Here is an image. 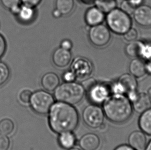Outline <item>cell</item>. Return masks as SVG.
<instances>
[{"label":"cell","instance_id":"cell-28","mask_svg":"<svg viewBox=\"0 0 151 150\" xmlns=\"http://www.w3.org/2000/svg\"><path fill=\"white\" fill-rule=\"evenodd\" d=\"M140 57L146 61L151 60V42H143Z\"/></svg>","mask_w":151,"mask_h":150},{"label":"cell","instance_id":"cell-41","mask_svg":"<svg viewBox=\"0 0 151 150\" xmlns=\"http://www.w3.org/2000/svg\"><path fill=\"white\" fill-rule=\"evenodd\" d=\"M145 150H151V140H150L149 142H147V145Z\"/></svg>","mask_w":151,"mask_h":150},{"label":"cell","instance_id":"cell-24","mask_svg":"<svg viewBox=\"0 0 151 150\" xmlns=\"http://www.w3.org/2000/svg\"><path fill=\"white\" fill-rule=\"evenodd\" d=\"M94 2L96 7L104 14H108L116 8V0H94Z\"/></svg>","mask_w":151,"mask_h":150},{"label":"cell","instance_id":"cell-11","mask_svg":"<svg viewBox=\"0 0 151 150\" xmlns=\"http://www.w3.org/2000/svg\"><path fill=\"white\" fill-rule=\"evenodd\" d=\"M133 14L137 24L145 28L151 27V6L142 4L135 9Z\"/></svg>","mask_w":151,"mask_h":150},{"label":"cell","instance_id":"cell-30","mask_svg":"<svg viewBox=\"0 0 151 150\" xmlns=\"http://www.w3.org/2000/svg\"><path fill=\"white\" fill-rule=\"evenodd\" d=\"M120 9L124 12L130 15L133 14L136 8L130 4L128 0H124L121 4Z\"/></svg>","mask_w":151,"mask_h":150},{"label":"cell","instance_id":"cell-9","mask_svg":"<svg viewBox=\"0 0 151 150\" xmlns=\"http://www.w3.org/2000/svg\"><path fill=\"white\" fill-rule=\"evenodd\" d=\"M117 82L122 87L125 95L131 101H133L138 94L137 92L138 82L136 78L131 74H124L119 78Z\"/></svg>","mask_w":151,"mask_h":150},{"label":"cell","instance_id":"cell-16","mask_svg":"<svg viewBox=\"0 0 151 150\" xmlns=\"http://www.w3.org/2000/svg\"><path fill=\"white\" fill-rule=\"evenodd\" d=\"M133 110L141 114L151 108V99L145 93L138 94L137 97L132 102Z\"/></svg>","mask_w":151,"mask_h":150},{"label":"cell","instance_id":"cell-35","mask_svg":"<svg viewBox=\"0 0 151 150\" xmlns=\"http://www.w3.org/2000/svg\"><path fill=\"white\" fill-rule=\"evenodd\" d=\"M41 1V0H21V2H22L23 5L32 7L34 8L38 5Z\"/></svg>","mask_w":151,"mask_h":150},{"label":"cell","instance_id":"cell-7","mask_svg":"<svg viewBox=\"0 0 151 150\" xmlns=\"http://www.w3.org/2000/svg\"><path fill=\"white\" fill-rule=\"evenodd\" d=\"M88 99L92 104L100 105L111 95L110 86L96 82L86 91Z\"/></svg>","mask_w":151,"mask_h":150},{"label":"cell","instance_id":"cell-21","mask_svg":"<svg viewBox=\"0 0 151 150\" xmlns=\"http://www.w3.org/2000/svg\"><path fill=\"white\" fill-rule=\"evenodd\" d=\"M58 143L61 148L69 150L76 145V138L72 132H63L59 135Z\"/></svg>","mask_w":151,"mask_h":150},{"label":"cell","instance_id":"cell-36","mask_svg":"<svg viewBox=\"0 0 151 150\" xmlns=\"http://www.w3.org/2000/svg\"><path fill=\"white\" fill-rule=\"evenodd\" d=\"M72 46L73 45L71 41L68 39L62 41L60 44V47L68 51H70V49L72 48Z\"/></svg>","mask_w":151,"mask_h":150},{"label":"cell","instance_id":"cell-6","mask_svg":"<svg viewBox=\"0 0 151 150\" xmlns=\"http://www.w3.org/2000/svg\"><path fill=\"white\" fill-rule=\"evenodd\" d=\"M82 118L84 123L89 128L97 129L104 124L105 114L103 109L99 105L92 104L84 109Z\"/></svg>","mask_w":151,"mask_h":150},{"label":"cell","instance_id":"cell-27","mask_svg":"<svg viewBox=\"0 0 151 150\" xmlns=\"http://www.w3.org/2000/svg\"><path fill=\"white\" fill-rule=\"evenodd\" d=\"M10 69L6 63L0 61V86L4 85L10 77Z\"/></svg>","mask_w":151,"mask_h":150},{"label":"cell","instance_id":"cell-2","mask_svg":"<svg viewBox=\"0 0 151 150\" xmlns=\"http://www.w3.org/2000/svg\"><path fill=\"white\" fill-rule=\"evenodd\" d=\"M103 104L105 116L114 124L125 123L133 115L132 102L125 95L111 94Z\"/></svg>","mask_w":151,"mask_h":150},{"label":"cell","instance_id":"cell-39","mask_svg":"<svg viewBox=\"0 0 151 150\" xmlns=\"http://www.w3.org/2000/svg\"><path fill=\"white\" fill-rule=\"evenodd\" d=\"M145 67L146 73L151 75V60L146 62V63H145Z\"/></svg>","mask_w":151,"mask_h":150},{"label":"cell","instance_id":"cell-22","mask_svg":"<svg viewBox=\"0 0 151 150\" xmlns=\"http://www.w3.org/2000/svg\"><path fill=\"white\" fill-rule=\"evenodd\" d=\"M143 44V41H133L127 45L125 51L129 57L131 58H140L141 55V49Z\"/></svg>","mask_w":151,"mask_h":150},{"label":"cell","instance_id":"cell-17","mask_svg":"<svg viewBox=\"0 0 151 150\" xmlns=\"http://www.w3.org/2000/svg\"><path fill=\"white\" fill-rule=\"evenodd\" d=\"M60 80L57 74L54 73H47L41 78V83L43 89L47 91H53L59 85Z\"/></svg>","mask_w":151,"mask_h":150},{"label":"cell","instance_id":"cell-29","mask_svg":"<svg viewBox=\"0 0 151 150\" xmlns=\"http://www.w3.org/2000/svg\"><path fill=\"white\" fill-rule=\"evenodd\" d=\"M138 36V33L137 30L135 29L131 28L127 33L123 35L124 38L128 42H132L133 41L136 40Z\"/></svg>","mask_w":151,"mask_h":150},{"label":"cell","instance_id":"cell-18","mask_svg":"<svg viewBox=\"0 0 151 150\" xmlns=\"http://www.w3.org/2000/svg\"><path fill=\"white\" fill-rule=\"evenodd\" d=\"M129 71L131 75L136 78H140L146 74L145 63L139 58H134L129 65Z\"/></svg>","mask_w":151,"mask_h":150},{"label":"cell","instance_id":"cell-10","mask_svg":"<svg viewBox=\"0 0 151 150\" xmlns=\"http://www.w3.org/2000/svg\"><path fill=\"white\" fill-rule=\"evenodd\" d=\"M71 68L76 77L81 79L89 76L93 71L91 62L83 57H78L74 59Z\"/></svg>","mask_w":151,"mask_h":150},{"label":"cell","instance_id":"cell-32","mask_svg":"<svg viewBox=\"0 0 151 150\" xmlns=\"http://www.w3.org/2000/svg\"><path fill=\"white\" fill-rule=\"evenodd\" d=\"M32 95V93L29 90H24L20 93V99L24 104H28L29 102Z\"/></svg>","mask_w":151,"mask_h":150},{"label":"cell","instance_id":"cell-4","mask_svg":"<svg viewBox=\"0 0 151 150\" xmlns=\"http://www.w3.org/2000/svg\"><path fill=\"white\" fill-rule=\"evenodd\" d=\"M105 18L108 29L117 35H123L132 28L131 16L121 9L116 8L111 10Z\"/></svg>","mask_w":151,"mask_h":150},{"label":"cell","instance_id":"cell-19","mask_svg":"<svg viewBox=\"0 0 151 150\" xmlns=\"http://www.w3.org/2000/svg\"><path fill=\"white\" fill-rule=\"evenodd\" d=\"M138 125L142 132L151 136V108L141 114L138 120Z\"/></svg>","mask_w":151,"mask_h":150},{"label":"cell","instance_id":"cell-38","mask_svg":"<svg viewBox=\"0 0 151 150\" xmlns=\"http://www.w3.org/2000/svg\"><path fill=\"white\" fill-rule=\"evenodd\" d=\"M114 150H135L131 147L129 145L127 144H122L117 146Z\"/></svg>","mask_w":151,"mask_h":150},{"label":"cell","instance_id":"cell-33","mask_svg":"<svg viewBox=\"0 0 151 150\" xmlns=\"http://www.w3.org/2000/svg\"><path fill=\"white\" fill-rule=\"evenodd\" d=\"M76 78L77 77L76 76V74L71 70L65 71V73L63 74V80L65 82H73L75 81Z\"/></svg>","mask_w":151,"mask_h":150},{"label":"cell","instance_id":"cell-26","mask_svg":"<svg viewBox=\"0 0 151 150\" xmlns=\"http://www.w3.org/2000/svg\"><path fill=\"white\" fill-rule=\"evenodd\" d=\"M14 124L12 120L4 119L0 121V133L5 135L11 134L14 130Z\"/></svg>","mask_w":151,"mask_h":150},{"label":"cell","instance_id":"cell-45","mask_svg":"<svg viewBox=\"0 0 151 150\" xmlns=\"http://www.w3.org/2000/svg\"><path fill=\"white\" fill-rule=\"evenodd\" d=\"M68 150H82L81 149L78 148H72L69 149Z\"/></svg>","mask_w":151,"mask_h":150},{"label":"cell","instance_id":"cell-40","mask_svg":"<svg viewBox=\"0 0 151 150\" xmlns=\"http://www.w3.org/2000/svg\"><path fill=\"white\" fill-rule=\"evenodd\" d=\"M52 15H53L54 18L56 19L59 18H60V17H61V16H63L61 14V12H60L59 10L57 9L56 8L55 9L52 11Z\"/></svg>","mask_w":151,"mask_h":150},{"label":"cell","instance_id":"cell-5","mask_svg":"<svg viewBox=\"0 0 151 150\" xmlns=\"http://www.w3.org/2000/svg\"><path fill=\"white\" fill-rule=\"evenodd\" d=\"M29 103L36 113L45 115L49 112L54 104V98L47 91L39 90L32 94Z\"/></svg>","mask_w":151,"mask_h":150},{"label":"cell","instance_id":"cell-37","mask_svg":"<svg viewBox=\"0 0 151 150\" xmlns=\"http://www.w3.org/2000/svg\"><path fill=\"white\" fill-rule=\"evenodd\" d=\"M130 4L134 6L135 8L142 5L144 2V0H128Z\"/></svg>","mask_w":151,"mask_h":150},{"label":"cell","instance_id":"cell-31","mask_svg":"<svg viewBox=\"0 0 151 150\" xmlns=\"http://www.w3.org/2000/svg\"><path fill=\"white\" fill-rule=\"evenodd\" d=\"M10 145V140L8 137L4 134H0V150H8Z\"/></svg>","mask_w":151,"mask_h":150},{"label":"cell","instance_id":"cell-44","mask_svg":"<svg viewBox=\"0 0 151 150\" xmlns=\"http://www.w3.org/2000/svg\"><path fill=\"white\" fill-rule=\"evenodd\" d=\"M100 129L101 130H104L105 129V124H102V125L100 126Z\"/></svg>","mask_w":151,"mask_h":150},{"label":"cell","instance_id":"cell-12","mask_svg":"<svg viewBox=\"0 0 151 150\" xmlns=\"http://www.w3.org/2000/svg\"><path fill=\"white\" fill-rule=\"evenodd\" d=\"M105 19V14L96 6L89 8L85 16V22L91 27L102 24Z\"/></svg>","mask_w":151,"mask_h":150},{"label":"cell","instance_id":"cell-25","mask_svg":"<svg viewBox=\"0 0 151 150\" xmlns=\"http://www.w3.org/2000/svg\"><path fill=\"white\" fill-rule=\"evenodd\" d=\"M4 8L9 10L12 14L16 16L20 8L21 0H0Z\"/></svg>","mask_w":151,"mask_h":150},{"label":"cell","instance_id":"cell-14","mask_svg":"<svg viewBox=\"0 0 151 150\" xmlns=\"http://www.w3.org/2000/svg\"><path fill=\"white\" fill-rule=\"evenodd\" d=\"M71 58L72 55L70 51L61 47L56 49L52 56L53 63L58 67H66L71 62Z\"/></svg>","mask_w":151,"mask_h":150},{"label":"cell","instance_id":"cell-20","mask_svg":"<svg viewBox=\"0 0 151 150\" xmlns=\"http://www.w3.org/2000/svg\"><path fill=\"white\" fill-rule=\"evenodd\" d=\"M34 8L25 5H21L18 13L16 16L21 22L28 23L33 20L35 17Z\"/></svg>","mask_w":151,"mask_h":150},{"label":"cell","instance_id":"cell-13","mask_svg":"<svg viewBox=\"0 0 151 150\" xmlns=\"http://www.w3.org/2000/svg\"><path fill=\"white\" fill-rule=\"evenodd\" d=\"M129 145L135 150H145L147 145V138L143 132L135 131L131 133L128 139Z\"/></svg>","mask_w":151,"mask_h":150},{"label":"cell","instance_id":"cell-34","mask_svg":"<svg viewBox=\"0 0 151 150\" xmlns=\"http://www.w3.org/2000/svg\"><path fill=\"white\" fill-rule=\"evenodd\" d=\"M6 42L4 37L0 34V59L4 56L6 50Z\"/></svg>","mask_w":151,"mask_h":150},{"label":"cell","instance_id":"cell-1","mask_svg":"<svg viewBox=\"0 0 151 150\" xmlns=\"http://www.w3.org/2000/svg\"><path fill=\"white\" fill-rule=\"evenodd\" d=\"M80 116L73 106L62 102L53 104L49 112V123L56 133L72 132L78 127Z\"/></svg>","mask_w":151,"mask_h":150},{"label":"cell","instance_id":"cell-8","mask_svg":"<svg viewBox=\"0 0 151 150\" xmlns=\"http://www.w3.org/2000/svg\"><path fill=\"white\" fill-rule=\"evenodd\" d=\"M88 38L94 46H105L110 41V31L108 27L102 24L91 26L89 31Z\"/></svg>","mask_w":151,"mask_h":150},{"label":"cell","instance_id":"cell-3","mask_svg":"<svg viewBox=\"0 0 151 150\" xmlns=\"http://www.w3.org/2000/svg\"><path fill=\"white\" fill-rule=\"evenodd\" d=\"M86 91L82 84L74 81L65 82L58 85L54 91L57 101L74 105L82 101Z\"/></svg>","mask_w":151,"mask_h":150},{"label":"cell","instance_id":"cell-15","mask_svg":"<svg viewBox=\"0 0 151 150\" xmlns=\"http://www.w3.org/2000/svg\"><path fill=\"white\" fill-rule=\"evenodd\" d=\"M100 144L99 137L94 133L85 134L79 141V145L83 150H96Z\"/></svg>","mask_w":151,"mask_h":150},{"label":"cell","instance_id":"cell-42","mask_svg":"<svg viewBox=\"0 0 151 150\" xmlns=\"http://www.w3.org/2000/svg\"><path fill=\"white\" fill-rule=\"evenodd\" d=\"M147 95L149 96V97L151 99V87H150L149 89H148L147 91Z\"/></svg>","mask_w":151,"mask_h":150},{"label":"cell","instance_id":"cell-23","mask_svg":"<svg viewBox=\"0 0 151 150\" xmlns=\"http://www.w3.org/2000/svg\"><path fill=\"white\" fill-rule=\"evenodd\" d=\"M56 8L61 12L63 16L69 14L72 11L74 6V0H56Z\"/></svg>","mask_w":151,"mask_h":150},{"label":"cell","instance_id":"cell-43","mask_svg":"<svg viewBox=\"0 0 151 150\" xmlns=\"http://www.w3.org/2000/svg\"><path fill=\"white\" fill-rule=\"evenodd\" d=\"M81 1L85 3H89L92 2V1H94V0H81Z\"/></svg>","mask_w":151,"mask_h":150}]
</instances>
